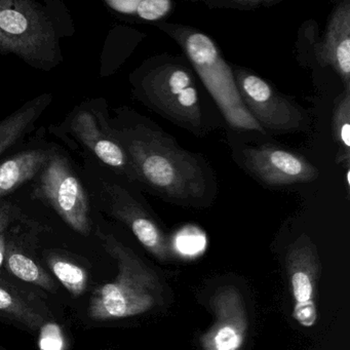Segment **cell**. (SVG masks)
Returning a JSON list of instances; mask_svg holds the SVG:
<instances>
[{
	"mask_svg": "<svg viewBox=\"0 0 350 350\" xmlns=\"http://www.w3.org/2000/svg\"><path fill=\"white\" fill-rule=\"evenodd\" d=\"M106 132L126 151L135 182L153 193L174 200H198L211 193L210 176L202 161L178 146L173 139L142 122L118 126L96 105Z\"/></svg>",
	"mask_w": 350,
	"mask_h": 350,
	"instance_id": "6da1fadb",
	"label": "cell"
},
{
	"mask_svg": "<svg viewBox=\"0 0 350 350\" xmlns=\"http://www.w3.org/2000/svg\"><path fill=\"white\" fill-rule=\"evenodd\" d=\"M241 343V337L232 327H222L217 334L216 345L218 350H235Z\"/></svg>",
	"mask_w": 350,
	"mask_h": 350,
	"instance_id": "7402d4cb",
	"label": "cell"
},
{
	"mask_svg": "<svg viewBox=\"0 0 350 350\" xmlns=\"http://www.w3.org/2000/svg\"><path fill=\"white\" fill-rule=\"evenodd\" d=\"M67 132L88 153L118 175L135 182L134 172L126 151L100 122L93 103L77 106L67 118Z\"/></svg>",
	"mask_w": 350,
	"mask_h": 350,
	"instance_id": "52a82bcc",
	"label": "cell"
},
{
	"mask_svg": "<svg viewBox=\"0 0 350 350\" xmlns=\"http://www.w3.org/2000/svg\"><path fill=\"white\" fill-rule=\"evenodd\" d=\"M294 319L303 327H312L317 321V310L312 301L298 302L295 306Z\"/></svg>",
	"mask_w": 350,
	"mask_h": 350,
	"instance_id": "ffe728a7",
	"label": "cell"
},
{
	"mask_svg": "<svg viewBox=\"0 0 350 350\" xmlns=\"http://www.w3.org/2000/svg\"><path fill=\"white\" fill-rule=\"evenodd\" d=\"M293 291L298 302L310 300L312 295V286L310 280L303 272H297L292 278Z\"/></svg>",
	"mask_w": 350,
	"mask_h": 350,
	"instance_id": "44dd1931",
	"label": "cell"
},
{
	"mask_svg": "<svg viewBox=\"0 0 350 350\" xmlns=\"http://www.w3.org/2000/svg\"><path fill=\"white\" fill-rule=\"evenodd\" d=\"M104 3L120 15L149 22L163 19L173 7L169 0H104Z\"/></svg>",
	"mask_w": 350,
	"mask_h": 350,
	"instance_id": "5bb4252c",
	"label": "cell"
},
{
	"mask_svg": "<svg viewBox=\"0 0 350 350\" xmlns=\"http://www.w3.org/2000/svg\"><path fill=\"white\" fill-rule=\"evenodd\" d=\"M332 132L337 144V163L349 165L350 159V90L336 102L332 118Z\"/></svg>",
	"mask_w": 350,
	"mask_h": 350,
	"instance_id": "2e32d148",
	"label": "cell"
},
{
	"mask_svg": "<svg viewBox=\"0 0 350 350\" xmlns=\"http://www.w3.org/2000/svg\"><path fill=\"white\" fill-rule=\"evenodd\" d=\"M0 350H8V349H5V348L1 347V346H0Z\"/></svg>",
	"mask_w": 350,
	"mask_h": 350,
	"instance_id": "603a6c76",
	"label": "cell"
},
{
	"mask_svg": "<svg viewBox=\"0 0 350 350\" xmlns=\"http://www.w3.org/2000/svg\"><path fill=\"white\" fill-rule=\"evenodd\" d=\"M147 102L163 116L193 133L204 132L198 89L187 69L165 64L150 69L141 81Z\"/></svg>",
	"mask_w": 350,
	"mask_h": 350,
	"instance_id": "5b68a950",
	"label": "cell"
},
{
	"mask_svg": "<svg viewBox=\"0 0 350 350\" xmlns=\"http://www.w3.org/2000/svg\"><path fill=\"white\" fill-rule=\"evenodd\" d=\"M0 54L36 68L58 65L60 36L49 10L31 0H0Z\"/></svg>",
	"mask_w": 350,
	"mask_h": 350,
	"instance_id": "7a4b0ae2",
	"label": "cell"
},
{
	"mask_svg": "<svg viewBox=\"0 0 350 350\" xmlns=\"http://www.w3.org/2000/svg\"><path fill=\"white\" fill-rule=\"evenodd\" d=\"M120 267L118 280L99 286L91 297L89 315L94 321L129 317L142 308V295L135 286L130 266L122 262Z\"/></svg>",
	"mask_w": 350,
	"mask_h": 350,
	"instance_id": "9c48e42d",
	"label": "cell"
},
{
	"mask_svg": "<svg viewBox=\"0 0 350 350\" xmlns=\"http://www.w3.org/2000/svg\"><path fill=\"white\" fill-rule=\"evenodd\" d=\"M319 60L331 66L350 90V1L344 0L332 14L325 38L317 50Z\"/></svg>",
	"mask_w": 350,
	"mask_h": 350,
	"instance_id": "30bf717a",
	"label": "cell"
},
{
	"mask_svg": "<svg viewBox=\"0 0 350 350\" xmlns=\"http://www.w3.org/2000/svg\"><path fill=\"white\" fill-rule=\"evenodd\" d=\"M55 147H31L0 161V200L38 177Z\"/></svg>",
	"mask_w": 350,
	"mask_h": 350,
	"instance_id": "8fae6325",
	"label": "cell"
},
{
	"mask_svg": "<svg viewBox=\"0 0 350 350\" xmlns=\"http://www.w3.org/2000/svg\"><path fill=\"white\" fill-rule=\"evenodd\" d=\"M161 29L183 49L226 122L237 130L264 134L265 131L245 108L235 85L234 75L214 42L206 34L184 26L163 24Z\"/></svg>",
	"mask_w": 350,
	"mask_h": 350,
	"instance_id": "3957f363",
	"label": "cell"
},
{
	"mask_svg": "<svg viewBox=\"0 0 350 350\" xmlns=\"http://www.w3.org/2000/svg\"><path fill=\"white\" fill-rule=\"evenodd\" d=\"M233 75L245 108L264 131L293 132L306 126L308 118L304 110L261 77L243 69H237Z\"/></svg>",
	"mask_w": 350,
	"mask_h": 350,
	"instance_id": "8992f818",
	"label": "cell"
},
{
	"mask_svg": "<svg viewBox=\"0 0 350 350\" xmlns=\"http://www.w3.org/2000/svg\"><path fill=\"white\" fill-rule=\"evenodd\" d=\"M28 221L19 204L7 198L0 200V235L5 234L10 227L18 226Z\"/></svg>",
	"mask_w": 350,
	"mask_h": 350,
	"instance_id": "ac0fdd59",
	"label": "cell"
},
{
	"mask_svg": "<svg viewBox=\"0 0 350 350\" xmlns=\"http://www.w3.org/2000/svg\"><path fill=\"white\" fill-rule=\"evenodd\" d=\"M46 263L55 278L73 297L81 296L85 292L89 275L83 266L57 254L49 256Z\"/></svg>",
	"mask_w": 350,
	"mask_h": 350,
	"instance_id": "9a60e30c",
	"label": "cell"
},
{
	"mask_svg": "<svg viewBox=\"0 0 350 350\" xmlns=\"http://www.w3.org/2000/svg\"><path fill=\"white\" fill-rule=\"evenodd\" d=\"M34 181L33 198L51 206L79 234L85 237L91 234L93 228L91 200L66 154L54 148Z\"/></svg>",
	"mask_w": 350,
	"mask_h": 350,
	"instance_id": "277c9868",
	"label": "cell"
},
{
	"mask_svg": "<svg viewBox=\"0 0 350 350\" xmlns=\"http://www.w3.org/2000/svg\"><path fill=\"white\" fill-rule=\"evenodd\" d=\"M26 251L27 250L19 245L15 237H9L5 241L3 259L9 271L23 282L36 284L48 292H54L57 288L54 278Z\"/></svg>",
	"mask_w": 350,
	"mask_h": 350,
	"instance_id": "7c38bea8",
	"label": "cell"
},
{
	"mask_svg": "<svg viewBox=\"0 0 350 350\" xmlns=\"http://www.w3.org/2000/svg\"><path fill=\"white\" fill-rule=\"evenodd\" d=\"M206 245V239L204 233L196 228L184 229L176 239L178 251L187 256H196L202 253Z\"/></svg>",
	"mask_w": 350,
	"mask_h": 350,
	"instance_id": "e0dca14e",
	"label": "cell"
},
{
	"mask_svg": "<svg viewBox=\"0 0 350 350\" xmlns=\"http://www.w3.org/2000/svg\"><path fill=\"white\" fill-rule=\"evenodd\" d=\"M211 9H232L251 11L260 7H270L275 5L272 0H233V1H208L204 3Z\"/></svg>",
	"mask_w": 350,
	"mask_h": 350,
	"instance_id": "d6986e66",
	"label": "cell"
},
{
	"mask_svg": "<svg viewBox=\"0 0 350 350\" xmlns=\"http://www.w3.org/2000/svg\"><path fill=\"white\" fill-rule=\"evenodd\" d=\"M245 167L268 186L309 183L319 177V171L304 157L286 149L262 145L243 150Z\"/></svg>",
	"mask_w": 350,
	"mask_h": 350,
	"instance_id": "ba28073f",
	"label": "cell"
},
{
	"mask_svg": "<svg viewBox=\"0 0 350 350\" xmlns=\"http://www.w3.org/2000/svg\"><path fill=\"white\" fill-rule=\"evenodd\" d=\"M0 312L15 319L32 332H38L46 325V317L21 293L0 282Z\"/></svg>",
	"mask_w": 350,
	"mask_h": 350,
	"instance_id": "4fadbf2b",
	"label": "cell"
}]
</instances>
